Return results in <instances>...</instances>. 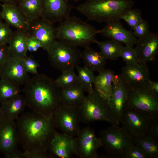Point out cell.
<instances>
[{
  "mask_svg": "<svg viewBox=\"0 0 158 158\" xmlns=\"http://www.w3.org/2000/svg\"><path fill=\"white\" fill-rule=\"evenodd\" d=\"M84 48L81 53L84 66L93 72L99 73L104 69L107 59L102 54L90 47Z\"/></svg>",
  "mask_w": 158,
  "mask_h": 158,
  "instance_id": "cell-25",
  "label": "cell"
},
{
  "mask_svg": "<svg viewBox=\"0 0 158 158\" xmlns=\"http://www.w3.org/2000/svg\"><path fill=\"white\" fill-rule=\"evenodd\" d=\"M27 32L37 38L41 48L47 51L57 40L56 28L41 18L30 23Z\"/></svg>",
  "mask_w": 158,
  "mask_h": 158,
  "instance_id": "cell-15",
  "label": "cell"
},
{
  "mask_svg": "<svg viewBox=\"0 0 158 158\" xmlns=\"http://www.w3.org/2000/svg\"><path fill=\"white\" fill-rule=\"evenodd\" d=\"M43 0H20L17 6L30 24L41 18Z\"/></svg>",
  "mask_w": 158,
  "mask_h": 158,
  "instance_id": "cell-27",
  "label": "cell"
},
{
  "mask_svg": "<svg viewBox=\"0 0 158 158\" xmlns=\"http://www.w3.org/2000/svg\"><path fill=\"white\" fill-rule=\"evenodd\" d=\"M56 29L57 40L77 47L85 48L97 41L98 30L76 16H70L59 23Z\"/></svg>",
  "mask_w": 158,
  "mask_h": 158,
  "instance_id": "cell-4",
  "label": "cell"
},
{
  "mask_svg": "<svg viewBox=\"0 0 158 158\" xmlns=\"http://www.w3.org/2000/svg\"><path fill=\"white\" fill-rule=\"evenodd\" d=\"M68 1H72L75 3H77L79 2L80 0H67Z\"/></svg>",
  "mask_w": 158,
  "mask_h": 158,
  "instance_id": "cell-44",
  "label": "cell"
},
{
  "mask_svg": "<svg viewBox=\"0 0 158 158\" xmlns=\"http://www.w3.org/2000/svg\"><path fill=\"white\" fill-rule=\"evenodd\" d=\"M152 119L141 113L125 108L120 123L132 137H139L147 135Z\"/></svg>",
  "mask_w": 158,
  "mask_h": 158,
  "instance_id": "cell-13",
  "label": "cell"
},
{
  "mask_svg": "<svg viewBox=\"0 0 158 158\" xmlns=\"http://www.w3.org/2000/svg\"><path fill=\"white\" fill-rule=\"evenodd\" d=\"M134 4L133 0H86L75 8L88 21L108 23L120 21Z\"/></svg>",
  "mask_w": 158,
  "mask_h": 158,
  "instance_id": "cell-3",
  "label": "cell"
},
{
  "mask_svg": "<svg viewBox=\"0 0 158 158\" xmlns=\"http://www.w3.org/2000/svg\"><path fill=\"white\" fill-rule=\"evenodd\" d=\"M101 147L100 138L96 136L94 130L89 125L81 129L75 138L74 154L79 158L101 157L97 151Z\"/></svg>",
  "mask_w": 158,
  "mask_h": 158,
  "instance_id": "cell-9",
  "label": "cell"
},
{
  "mask_svg": "<svg viewBox=\"0 0 158 158\" xmlns=\"http://www.w3.org/2000/svg\"><path fill=\"white\" fill-rule=\"evenodd\" d=\"M76 108L80 122L83 123L102 121L116 124L108 102L100 96L93 87Z\"/></svg>",
  "mask_w": 158,
  "mask_h": 158,
  "instance_id": "cell-5",
  "label": "cell"
},
{
  "mask_svg": "<svg viewBox=\"0 0 158 158\" xmlns=\"http://www.w3.org/2000/svg\"><path fill=\"white\" fill-rule=\"evenodd\" d=\"M2 19H3L2 18L1 11H0V24L2 22Z\"/></svg>",
  "mask_w": 158,
  "mask_h": 158,
  "instance_id": "cell-45",
  "label": "cell"
},
{
  "mask_svg": "<svg viewBox=\"0 0 158 158\" xmlns=\"http://www.w3.org/2000/svg\"><path fill=\"white\" fill-rule=\"evenodd\" d=\"M19 144L16 121L1 119L0 121V152L6 158H22L18 150Z\"/></svg>",
  "mask_w": 158,
  "mask_h": 158,
  "instance_id": "cell-10",
  "label": "cell"
},
{
  "mask_svg": "<svg viewBox=\"0 0 158 158\" xmlns=\"http://www.w3.org/2000/svg\"><path fill=\"white\" fill-rule=\"evenodd\" d=\"M120 57L127 65H138V55L135 48L128 46H123Z\"/></svg>",
  "mask_w": 158,
  "mask_h": 158,
  "instance_id": "cell-34",
  "label": "cell"
},
{
  "mask_svg": "<svg viewBox=\"0 0 158 158\" xmlns=\"http://www.w3.org/2000/svg\"><path fill=\"white\" fill-rule=\"evenodd\" d=\"M128 85H147L150 74L147 64L127 65L122 67L120 74Z\"/></svg>",
  "mask_w": 158,
  "mask_h": 158,
  "instance_id": "cell-20",
  "label": "cell"
},
{
  "mask_svg": "<svg viewBox=\"0 0 158 158\" xmlns=\"http://www.w3.org/2000/svg\"><path fill=\"white\" fill-rule=\"evenodd\" d=\"M74 137L56 130L50 142L48 153L50 158H70L74 154Z\"/></svg>",
  "mask_w": 158,
  "mask_h": 158,
  "instance_id": "cell-18",
  "label": "cell"
},
{
  "mask_svg": "<svg viewBox=\"0 0 158 158\" xmlns=\"http://www.w3.org/2000/svg\"><path fill=\"white\" fill-rule=\"evenodd\" d=\"M2 18L10 26L27 32L30 23L17 5L0 3Z\"/></svg>",
  "mask_w": 158,
  "mask_h": 158,
  "instance_id": "cell-21",
  "label": "cell"
},
{
  "mask_svg": "<svg viewBox=\"0 0 158 158\" xmlns=\"http://www.w3.org/2000/svg\"><path fill=\"white\" fill-rule=\"evenodd\" d=\"M95 76L93 84L96 92L109 103L113 87L114 72L108 69H104Z\"/></svg>",
  "mask_w": 158,
  "mask_h": 158,
  "instance_id": "cell-23",
  "label": "cell"
},
{
  "mask_svg": "<svg viewBox=\"0 0 158 158\" xmlns=\"http://www.w3.org/2000/svg\"><path fill=\"white\" fill-rule=\"evenodd\" d=\"M20 0H0V3L17 5Z\"/></svg>",
  "mask_w": 158,
  "mask_h": 158,
  "instance_id": "cell-43",
  "label": "cell"
},
{
  "mask_svg": "<svg viewBox=\"0 0 158 158\" xmlns=\"http://www.w3.org/2000/svg\"><path fill=\"white\" fill-rule=\"evenodd\" d=\"M26 44L28 51L31 52H36L42 48L38 40L34 36L29 34L27 32Z\"/></svg>",
  "mask_w": 158,
  "mask_h": 158,
  "instance_id": "cell-39",
  "label": "cell"
},
{
  "mask_svg": "<svg viewBox=\"0 0 158 158\" xmlns=\"http://www.w3.org/2000/svg\"><path fill=\"white\" fill-rule=\"evenodd\" d=\"M98 33L106 38L114 40L131 47L135 45L137 40L133 32L123 27L120 21L107 23L103 28L98 30Z\"/></svg>",
  "mask_w": 158,
  "mask_h": 158,
  "instance_id": "cell-19",
  "label": "cell"
},
{
  "mask_svg": "<svg viewBox=\"0 0 158 158\" xmlns=\"http://www.w3.org/2000/svg\"><path fill=\"white\" fill-rule=\"evenodd\" d=\"M144 152L134 143L125 152L122 158H147Z\"/></svg>",
  "mask_w": 158,
  "mask_h": 158,
  "instance_id": "cell-35",
  "label": "cell"
},
{
  "mask_svg": "<svg viewBox=\"0 0 158 158\" xmlns=\"http://www.w3.org/2000/svg\"><path fill=\"white\" fill-rule=\"evenodd\" d=\"M22 58L10 56L0 70V78L19 86L24 85L30 77L24 68Z\"/></svg>",
  "mask_w": 158,
  "mask_h": 158,
  "instance_id": "cell-17",
  "label": "cell"
},
{
  "mask_svg": "<svg viewBox=\"0 0 158 158\" xmlns=\"http://www.w3.org/2000/svg\"><path fill=\"white\" fill-rule=\"evenodd\" d=\"M1 118L0 115V121H1Z\"/></svg>",
  "mask_w": 158,
  "mask_h": 158,
  "instance_id": "cell-46",
  "label": "cell"
},
{
  "mask_svg": "<svg viewBox=\"0 0 158 158\" xmlns=\"http://www.w3.org/2000/svg\"><path fill=\"white\" fill-rule=\"evenodd\" d=\"M142 13L140 10L133 8L126 11L121 16V19L124 20L127 23L131 30L143 19Z\"/></svg>",
  "mask_w": 158,
  "mask_h": 158,
  "instance_id": "cell-33",
  "label": "cell"
},
{
  "mask_svg": "<svg viewBox=\"0 0 158 158\" xmlns=\"http://www.w3.org/2000/svg\"><path fill=\"white\" fill-rule=\"evenodd\" d=\"M27 32L17 30L13 32L8 47L10 56L23 58L27 56Z\"/></svg>",
  "mask_w": 158,
  "mask_h": 158,
  "instance_id": "cell-26",
  "label": "cell"
},
{
  "mask_svg": "<svg viewBox=\"0 0 158 158\" xmlns=\"http://www.w3.org/2000/svg\"><path fill=\"white\" fill-rule=\"evenodd\" d=\"M127 85L125 108L141 113L151 119H158V94L151 91L147 85Z\"/></svg>",
  "mask_w": 158,
  "mask_h": 158,
  "instance_id": "cell-6",
  "label": "cell"
},
{
  "mask_svg": "<svg viewBox=\"0 0 158 158\" xmlns=\"http://www.w3.org/2000/svg\"><path fill=\"white\" fill-rule=\"evenodd\" d=\"M22 91L26 107L42 115L53 117L61 104L60 88L55 80L44 74L30 77Z\"/></svg>",
  "mask_w": 158,
  "mask_h": 158,
  "instance_id": "cell-2",
  "label": "cell"
},
{
  "mask_svg": "<svg viewBox=\"0 0 158 158\" xmlns=\"http://www.w3.org/2000/svg\"><path fill=\"white\" fill-rule=\"evenodd\" d=\"M75 69H71L62 72L56 80L55 83L60 88L69 87L79 83L77 75Z\"/></svg>",
  "mask_w": 158,
  "mask_h": 158,
  "instance_id": "cell-32",
  "label": "cell"
},
{
  "mask_svg": "<svg viewBox=\"0 0 158 158\" xmlns=\"http://www.w3.org/2000/svg\"><path fill=\"white\" fill-rule=\"evenodd\" d=\"M13 32L6 23L0 24V45L6 44L11 37Z\"/></svg>",
  "mask_w": 158,
  "mask_h": 158,
  "instance_id": "cell-38",
  "label": "cell"
},
{
  "mask_svg": "<svg viewBox=\"0 0 158 158\" xmlns=\"http://www.w3.org/2000/svg\"><path fill=\"white\" fill-rule=\"evenodd\" d=\"M75 69L78 72L79 83L85 88L87 92L93 87L92 84L95 76L93 72L84 66L81 67L78 65Z\"/></svg>",
  "mask_w": 158,
  "mask_h": 158,
  "instance_id": "cell-31",
  "label": "cell"
},
{
  "mask_svg": "<svg viewBox=\"0 0 158 158\" xmlns=\"http://www.w3.org/2000/svg\"><path fill=\"white\" fill-rule=\"evenodd\" d=\"M133 30V35L138 38L145 37L150 32V25L148 21L144 20L137 24Z\"/></svg>",
  "mask_w": 158,
  "mask_h": 158,
  "instance_id": "cell-36",
  "label": "cell"
},
{
  "mask_svg": "<svg viewBox=\"0 0 158 158\" xmlns=\"http://www.w3.org/2000/svg\"><path fill=\"white\" fill-rule=\"evenodd\" d=\"M134 143L146 154L148 158L158 157V142L147 135L132 137Z\"/></svg>",
  "mask_w": 158,
  "mask_h": 158,
  "instance_id": "cell-29",
  "label": "cell"
},
{
  "mask_svg": "<svg viewBox=\"0 0 158 158\" xmlns=\"http://www.w3.org/2000/svg\"><path fill=\"white\" fill-rule=\"evenodd\" d=\"M78 47L65 42L56 40L47 51L51 65L61 72L75 69L81 59L82 52Z\"/></svg>",
  "mask_w": 158,
  "mask_h": 158,
  "instance_id": "cell-7",
  "label": "cell"
},
{
  "mask_svg": "<svg viewBox=\"0 0 158 158\" xmlns=\"http://www.w3.org/2000/svg\"><path fill=\"white\" fill-rule=\"evenodd\" d=\"M147 86L149 89L152 92L158 94V83L152 81L150 80L148 81Z\"/></svg>",
  "mask_w": 158,
  "mask_h": 158,
  "instance_id": "cell-42",
  "label": "cell"
},
{
  "mask_svg": "<svg viewBox=\"0 0 158 158\" xmlns=\"http://www.w3.org/2000/svg\"><path fill=\"white\" fill-rule=\"evenodd\" d=\"M53 119L55 127L68 135L76 137L81 129L80 122L75 107L61 104L55 111Z\"/></svg>",
  "mask_w": 158,
  "mask_h": 158,
  "instance_id": "cell-11",
  "label": "cell"
},
{
  "mask_svg": "<svg viewBox=\"0 0 158 158\" xmlns=\"http://www.w3.org/2000/svg\"><path fill=\"white\" fill-rule=\"evenodd\" d=\"M10 56L8 46L0 45V70L4 66Z\"/></svg>",
  "mask_w": 158,
  "mask_h": 158,
  "instance_id": "cell-41",
  "label": "cell"
},
{
  "mask_svg": "<svg viewBox=\"0 0 158 158\" xmlns=\"http://www.w3.org/2000/svg\"><path fill=\"white\" fill-rule=\"evenodd\" d=\"M20 86L10 81L0 78V103L7 101L20 94Z\"/></svg>",
  "mask_w": 158,
  "mask_h": 158,
  "instance_id": "cell-30",
  "label": "cell"
},
{
  "mask_svg": "<svg viewBox=\"0 0 158 158\" xmlns=\"http://www.w3.org/2000/svg\"><path fill=\"white\" fill-rule=\"evenodd\" d=\"M102 147L112 158H123L127 149L134 143L132 137L122 126L114 124L99 132Z\"/></svg>",
  "mask_w": 158,
  "mask_h": 158,
  "instance_id": "cell-8",
  "label": "cell"
},
{
  "mask_svg": "<svg viewBox=\"0 0 158 158\" xmlns=\"http://www.w3.org/2000/svg\"><path fill=\"white\" fill-rule=\"evenodd\" d=\"M1 104V119L10 121H16L26 107L24 97L20 94Z\"/></svg>",
  "mask_w": 158,
  "mask_h": 158,
  "instance_id": "cell-22",
  "label": "cell"
},
{
  "mask_svg": "<svg viewBox=\"0 0 158 158\" xmlns=\"http://www.w3.org/2000/svg\"><path fill=\"white\" fill-rule=\"evenodd\" d=\"M98 46L100 52L107 59L111 61L117 60L120 57L123 46V44L112 39H109L95 43Z\"/></svg>",
  "mask_w": 158,
  "mask_h": 158,
  "instance_id": "cell-28",
  "label": "cell"
},
{
  "mask_svg": "<svg viewBox=\"0 0 158 158\" xmlns=\"http://www.w3.org/2000/svg\"><path fill=\"white\" fill-rule=\"evenodd\" d=\"M146 135L158 142V119L152 120Z\"/></svg>",
  "mask_w": 158,
  "mask_h": 158,
  "instance_id": "cell-40",
  "label": "cell"
},
{
  "mask_svg": "<svg viewBox=\"0 0 158 158\" xmlns=\"http://www.w3.org/2000/svg\"><path fill=\"white\" fill-rule=\"evenodd\" d=\"M73 6L67 0H43L41 18L54 25L70 16Z\"/></svg>",
  "mask_w": 158,
  "mask_h": 158,
  "instance_id": "cell-14",
  "label": "cell"
},
{
  "mask_svg": "<svg viewBox=\"0 0 158 158\" xmlns=\"http://www.w3.org/2000/svg\"><path fill=\"white\" fill-rule=\"evenodd\" d=\"M16 122L18 143L24 151L50 158L48 149L56 130L53 117L31 111L21 114Z\"/></svg>",
  "mask_w": 158,
  "mask_h": 158,
  "instance_id": "cell-1",
  "label": "cell"
},
{
  "mask_svg": "<svg viewBox=\"0 0 158 158\" xmlns=\"http://www.w3.org/2000/svg\"><path fill=\"white\" fill-rule=\"evenodd\" d=\"M22 59L24 68L27 73L34 75L38 73L37 69L40 64L36 60L27 56Z\"/></svg>",
  "mask_w": 158,
  "mask_h": 158,
  "instance_id": "cell-37",
  "label": "cell"
},
{
  "mask_svg": "<svg viewBox=\"0 0 158 158\" xmlns=\"http://www.w3.org/2000/svg\"><path fill=\"white\" fill-rule=\"evenodd\" d=\"M135 45L139 64L155 61L158 53L157 33L150 32L145 37L137 39Z\"/></svg>",
  "mask_w": 158,
  "mask_h": 158,
  "instance_id": "cell-16",
  "label": "cell"
},
{
  "mask_svg": "<svg viewBox=\"0 0 158 158\" xmlns=\"http://www.w3.org/2000/svg\"><path fill=\"white\" fill-rule=\"evenodd\" d=\"M61 104L76 107L82 101L87 91L79 83L60 88Z\"/></svg>",
  "mask_w": 158,
  "mask_h": 158,
  "instance_id": "cell-24",
  "label": "cell"
},
{
  "mask_svg": "<svg viewBox=\"0 0 158 158\" xmlns=\"http://www.w3.org/2000/svg\"><path fill=\"white\" fill-rule=\"evenodd\" d=\"M109 104L115 124L119 125L127 97V85L120 74L114 75Z\"/></svg>",
  "mask_w": 158,
  "mask_h": 158,
  "instance_id": "cell-12",
  "label": "cell"
}]
</instances>
